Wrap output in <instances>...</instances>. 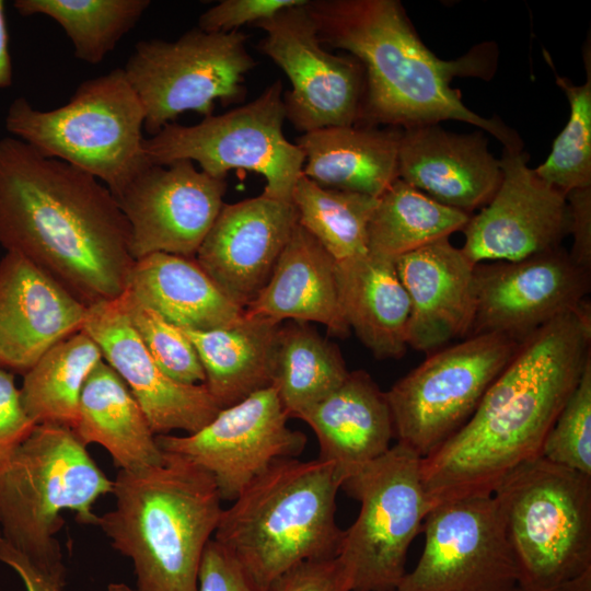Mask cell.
<instances>
[{
    "instance_id": "1",
    "label": "cell",
    "mask_w": 591,
    "mask_h": 591,
    "mask_svg": "<svg viewBox=\"0 0 591 591\" xmlns=\"http://www.w3.org/2000/svg\"><path fill=\"white\" fill-rule=\"evenodd\" d=\"M589 302L523 338L470 419L421 459L432 503L490 496L517 466L541 456L548 431L591 359Z\"/></svg>"
},
{
    "instance_id": "2",
    "label": "cell",
    "mask_w": 591,
    "mask_h": 591,
    "mask_svg": "<svg viewBox=\"0 0 591 591\" xmlns=\"http://www.w3.org/2000/svg\"><path fill=\"white\" fill-rule=\"evenodd\" d=\"M0 245L86 306L120 297L135 264L128 221L109 189L12 136L0 139Z\"/></svg>"
},
{
    "instance_id": "3",
    "label": "cell",
    "mask_w": 591,
    "mask_h": 591,
    "mask_svg": "<svg viewBox=\"0 0 591 591\" xmlns=\"http://www.w3.org/2000/svg\"><path fill=\"white\" fill-rule=\"evenodd\" d=\"M305 7L321 43L346 51L364 69L359 125L408 129L459 120L487 131L506 151L523 149L513 129L474 113L450 85L456 77L489 80L497 66L495 44L443 60L422 43L397 0H309Z\"/></svg>"
},
{
    "instance_id": "4",
    "label": "cell",
    "mask_w": 591,
    "mask_h": 591,
    "mask_svg": "<svg viewBox=\"0 0 591 591\" xmlns=\"http://www.w3.org/2000/svg\"><path fill=\"white\" fill-rule=\"evenodd\" d=\"M115 506L96 525L112 546L131 559L135 591H196L204 551L221 512L212 476L185 457L143 470H119Z\"/></svg>"
},
{
    "instance_id": "5",
    "label": "cell",
    "mask_w": 591,
    "mask_h": 591,
    "mask_svg": "<svg viewBox=\"0 0 591 591\" xmlns=\"http://www.w3.org/2000/svg\"><path fill=\"white\" fill-rule=\"evenodd\" d=\"M340 485L327 462L279 460L222 510L212 538L268 591L299 564L337 557Z\"/></svg>"
},
{
    "instance_id": "6",
    "label": "cell",
    "mask_w": 591,
    "mask_h": 591,
    "mask_svg": "<svg viewBox=\"0 0 591 591\" xmlns=\"http://www.w3.org/2000/svg\"><path fill=\"white\" fill-rule=\"evenodd\" d=\"M108 479L71 428L38 424L0 470V532L38 569L66 583L67 569L55 535L76 512L96 525L95 501L112 493Z\"/></svg>"
},
{
    "instance_id": "7",
    "label": "cell",
    "mask_w": 591,
    "mask_h": 591,
    "mask_svg": "<svg viewBox=\"0 0 591 591\" xmlns=\"http://www.w3.org/2000/svg\"><path fill=\"white\" fill-rule=\"evenodd\" d=\"M5 129L40 154L97 178L117 196L144 167L142 105L123 68L80 83L67 104L40 111L23 96L9 106Z\"/></svg>"
},
{
    "instance_id": "8",
    "label": "cell",
    "mask_w": 591,
    "mask_h": 591,
    "mask_svg": "<svg viewBox=\"0 0 591 591\" xmlns=\"http://www.w3.org/2000/svg\"><path fill=\"white\" fill-rule=\"evenodd\" d=\"M493 496L520 572V591L591 572V476L538 456L508 473Z\"/></svg>"
},
{
    "instance_id": "9",
    "label": "cell",
    "mask_w": 591,
    "mask_h": 591,
    "mask_svg": "<svg viewBox=\"0 0 591 591\" xmlns=\"http://www.w3.org/2000/svg\"><path fill=\"white\" fill-rule=\"evenodd\" d=\"M421 459L396 442L346 477L340 488L360 503L343 532L337 559L351 591H396L406 575L409 546L433 508L422 484Z\"/></svg>"
},
{
    "instance_id": "10",
    "label": "cell",
    "mask_w": 591,
    "mask_h": 591,
    "mask_svg": "<svg viewBox=\"0 0 591 591\" xmlns=\"http://www.w3.org/2000/svg\"><path fill=\"white\" fill-rule=\"evenodd\" d=\"M285 120L283 85L276 80L252 102L221 115L204 117L192 126L165 125L146 138L143 147L152 164L188 160L205 173L223 178L235 169L257 173L266 181L262 194L291 202L304 157L286 138Z\"/></svg>"
},
{
    "instance_id": "11",
    "label": "cell",
    "mask_w": 591,
    "mask_h": 591,
    "mask_svg": "<svg viewBox=\"0 0 591 591\" xmlns=\"http://www.w3.org/2000/svg\"><path fill=\"white\" fill-rule=\"evenodd\" d=\"M247 38L241 30L194 27L175 40L138 42L123 70L142 105L143 130L151 137L185 112L208 117L216 101L244 100L245 76L256 66Z\"/></svg>"
},
{
    "instance_id": "12",
    "label": "cell",
    "mask_w": 591,
    "mask_h": 591,
    "mask_svg": "<svg viewBox=\"0 0 591 591\" xmlns=\"http://www.w3.org/2000/svg\"><path fill=\"white\" fill-rule=\"evenodd\" d=\"M520 341L501 334L442 347L385 392L395 439L424 459L473 415Z\"/></svg>"
},
{
    "instance_id": "13",
    "label": "cell",
    "mask_w": 591,
    "mask_h": 591,
    "mask_svg": "<svg viewBox=\"0 0 591 591\" xmlns=\"http://www.w3.org/2000/svg\"><path fill=\"white\" fill-rule=\"evenodd\" d=\"M421 532V556L396 591H520L519 567L493 495L434 506Z\"/></svg>"
},
{
    "instance_id": "14",
    "label": "cell",
    "mask_w": 591,
    "mask_h": 591,
    "mask_svg": "<svg viewBox=\"0 0 591 591\" xmlns=\"http://www.w3.org/2000/svg\"><path fill=\"white\" fill-rule=\"evenodd\" d=\"M308 1L253 25L265 33L257 49L291 83V89L283 92L286 119L301 132L359 125L364 69L352 56L335 55L326 49L306 10Z\"/></svg>"
},
{
    "instance_id": "15",
    "label": "cell",
    "mask_w": 591,
    "mask_h": 591,
    "mask_svg": "<svg viewBox=\"0 0 591 591\" xmlns=\"http://www.w3.org/2000/svg\"><path fill=\"white\" fill-rule=\"evenodd\" d=\"M289 416L273 386L222 408L187 436L158 434L165 453L185 457L208 472L222 500L233 501L275 462L299 456L306 437L288 426Z\"/></svg>"
},
{
    "instance_id": "16",
    "label": "cell",
    "mask_w": 591,
    "mask_h": 591,
    "mask_svg": "<svg viewBox=\"0 0 591 591\" xmlns=\"http://www.w3.org/2000/svg\"><path fill=\"white\" fill-rule=\"evenodd\" d=\"M227 181L188 160L150 164L115 196L135 260L153 253L195 258L223 206Z\"/></svg>"
},
{
    "instance_id": "17",
    "label": "cell",
    "mask_w": 591,
    "mask_h": 591,
    "mask_svg": "<svg viewBox=\"0 0 591 591\" xmlns=\"http://www.w3.org/2000/svg\"><path fill=\"white\" fill-rule=\"evenodd\" d=\"M528 162L523 150H503L498 189L463 229L461 250L474 265L521 260L560 247L569 234L566 195L542 179Z\"/></svg>"
},
{
    "instance_id": "18",
    "label": "cell",
    "mask_w": 591,
    "mask_h": 591,
    "mask_svg": "<svg viewBox=\"0 0 591 591\" xmlns=\"http://www.w3.org/2000/svg\"><path fill=\"white\" fill-rule=\"evenodd\" d=\"M476 312L470 336L494 333L521 341L577 310L590 291V271L557 247L517 262L476 265Z\"/></svg>"
},
{
    "instance_id": "19",
    "label": "cell",
    "mask_w": 591,
    "mask_h": 591,
    "mask_svg": "<svg viewBox=\"0 0 591 591\" xmlns=\"http://www.w3.org/2000/svg\"><path fill=\"white\" fill-rule=\"evenodd\" d=\"M82 331L124 380L155 436L194 433L222 409L205 384L177 382L155 363L130 321L126 292L89 305Z\"/></svg>"
},
{
    "instance_id": "20",
    "label": "cell",
    "mask_w": 591,
    "mask_h": 591,
    "mask_svg": "<svg viewBox=\"0 0 591 591\" xmlns=\"http://www.w3.org/2000/svg\"><path fill=\"white\" fill-rule=\"evenodd\" d=\"M297 223L292 202L264 194L223 204L195 259L244 310L268 282Z\"/></svg>"
},
{
    "instance_id": "21",
    "label": "cell",
    "mask_w": 591,
    "mask_h": 591,
    "mask_svg": "<svg viewBox=\"0 0 591 591\" xmlns=\"http://www.w3.org/2000/svg\"><path fill=\"white\" fill-rule=\"evenodd\" d=\"M88 306L23 255L0 260V367L25 374L51 347L82 331Z\"/></svg>"
},
{
    "instance_id": "22",
    "label": "cell",
    "mask_w": 591,
    "mask_h": 591,
    "mask_svg": "<svg viewBox=\"0 0 591 591\" xmlns=\"http://www.w3.org/2000/svg\"><path fill=\"white\" fill-rule=\"evenodd\" d=\"M408 294L407 344L433 352L471 334L476 312L475 266L449 241H434L395 260Z\"/></svg>"
},
{
    "instance_id": "23",
    "label": "cell",
    "mask_w": 591,
    "mask_h": 591,
    "mask_svg": "<svg viewBox=\"0 0 591 591\" xmlns=\"http://www.w3.org/2000/svg\"><path fill=\"white\" fill-rule=\"evenodd\" d=\"M397 175L436 201L471 215L493 198L502 170L482 131L454 134L434 124L402 129Z\"/></svg>"
},
{
    "instance_id": "24",
    "label": "cell",
    "mask_w": 591,
    "mask_h": 591,
    "mask_svg": "<svg viewBox=\"0 0 591 591\" xmlns=\"http://www.w3.org/2000/svg\"><path fill=\"white\" fill-rule=\"evenodd\" d=\"M314 431L320 454L343 480L383 455L395 438L385 392L357 370L334 392L298 416Z\"/></svg>"
},
{
    "instance_id": "25",
    "label": "cell",
    "mask_w": 591,
    "mask_h": 591,
    "mask_svg": "<svg viewBox=\"0 0 591 591\" xmlns=\"http://www.w3.org/2000/svg\"><path fill=\"white\" fill-rule=\"evenodd\" d=\"M244 313L275 323L317 322L338 336L349 332L340 304L337 263L299 223L268 282Z\"/></svg>"
},
{
    "instance_id": "26",
    "label": "cell",
    "mask_w": 591,
    "mask_h": 591,
    "mask_svg": "<svg viewBox=\"0 0 591 591\" xmlns=\"http://www.w3.org/2000/svg\"><path fill=\"white\" fill-rule=\"evenodd\" d=\"M402 129L367 125L332 126L297 139L302 175L332 189L379 198L397 178Z\"/></svg>"
},
{
    "instance_id": "27",
    "label": "cell",
    "mask_w": 591,
    "mask_h": 591,
    "mask_svg": "<svg viewBox=\"0 0 591 591\" xmlns=\"http://www.w3.org/2000/svg\"><path fill=\"white\" fill-rule=\"evenodd\" d=\"M129 296L181 329L210 331L239 320L232 302L195 258L153 253L135 260Z\"/></svg>"
},
{
    "instance_id": "28",
    "label": "cell",
    "mask_w": 591,
    "mask_h": 591,
    "mask_svg": "<svg viewBox=\"0 0 591 591\" xmlns=\"http://www.w3.org/2000/svg\"><path fill=\"white\" fill-rule=\"evenodd\" d=\"M340 304L349 329L378 359L404 356L410 303L393 259L368 252L337 263Z\"/></svg>"
},
{
    "instance_id": "29",
    "label": "cell",
    "mask_w": 591,
    "mask_h": 591,
    "mask_svg": "<svg viewBox=\"0 0 591 591\" xmlns=\"http://www.w3.org/2000/svg\"><path fill=\"white\" fill-rule=\"evenodd\" d=\"M72 431L85 447L97 443L105 448L119 470H143L164 461L140 405L104 360L82 387Z\"/></svg>"
},
{
    "instance_id": "30",
    "label": "cell",
    "mask_w": 591,
    "mask_h": 591,
    "mask_svg": "<svg viewBox=\"0 0 591 591\" xmlns=\"http://www.w3.org/2000/svg\"><path fill=\"white\" fill-rule=\"evenodd\" d=\"M280 323L243 315L210 331L182 329L205 372V386L221 408L271 385V362Z\"/></svg>"
},
{
    "instance_id": "31",
    "label": "cell",
    "mask_w": 591,
    "mask_h": 591,
    "mask_svg": "<svg viewBox=\"0 0 591 591\" xmlns=\"http://www.w3.org/2000/svg\"><path fill=\"white\" fill-rule=\"evenodd\" d=\"M338 347L306 322L280 323L274 346L271 385L289 418L315 405L348 376Z\"/></svg>"
},
{
    "instance_id": "32",
    "label": "cell",
    "mask_w": 591,
    "mask_h": 591,
    "mask_svg": "<svg viewBox=\"0 0 591 591\" xmlns=\"http://www.w3.org/2000/svg\"><path fill=\"white\" fill-rule=\"evenodd\" d=\"M470 218V213L442 205L397 178L378 198L368 224V250L395 260L463 231Z\"/></svg>"
},
{
    "instance_id": "33",
    "label": "cell",
    "mask_w": 591,
    "mask_h": 591,
    "mask_svg": "<svg viewBox=\"0 0 591 591\" xmlns=\"http://www.w3.org/2000/svg\"><path fill=\"white\" fill-rule=\"evenodd\" d=\"M103 360L96 343L80 331L51 347L24 374L22 405L36 424L73 428L82 387Z\"/></svg>"
},
{
    "instance_id": "34",
    "label": "cell",
    "mask_w": 591,
    "mask_h": 591,
    "mask_svg": "<svg viewBox=\"0 0 591 591\" xmlns=\"http://www.w3.org/2000/svg\"><path fill=\"white\" fill-rule=\"evenodd\" d=\"M378 198L323 187L301 175L291 197L298 223L335 259L345 262L369 252L368 224Z\"/></svg>"
},
{
    "instance_id": "35",
    "label": "cell",
    "mask_w": 591,
    "mask_h": 591,
    "mask_svg": "<svg viewBox=\"0 0 591 591\" xmlns=\"http://www.w3.org/2000/svg\"><path fill=\"white\" fill-rule=\"evenodd\" d=\"M149 0H15L23 16L46 15L56 21L70 42L74 56L100 63L139 22Z\"/></svg>"
},
{
    "instance_id": "36",
    "label": "cell",
    "mask_w": 591,
    "mask_h": 591,
    "mask_svg": "<svg viewBox=\"0 0 591 591\" xmlns=\"http://www.w3.org/2000/svg\"><path fill=\"white\" fill-rule=\"evenodd\" d=\"M590 39L583 46L586 81L573 84L555 69L552 57L543 55L554 72L556 84L564 91L570 105L565 128L553 143L547 159L534 169L546 183L565 195L573 189L591 187V49Z\"/></svg>"
},
{
    "instance_id": "37",
    "label": "cell",
    "mask_w": 591,
    "mask_h": 591,
    "mask_svg": "<svg viewBox=\"0 0 591 591\" xmlns=\"http://www.w3.org/2000/svg\"><path fill=\"white\" fill-rule=\"evenodd\" d=\"M541 456L591 476V359L548 431Z\"/></svg>"
},
{
    "instance_id": "38",
    "label": "cell",
    "mask_w": 591,
    "mask_h": 591,
    "mask_svg": "<svg viewBox=\"0 0 591 591\" xmlns=\"http://www.w3.org/2000/svg\"><path fill=\"white\" fill-rule=\"evenodd\" d=\"M125 292L130 321L161 370L177 382L204 384L202 366L184 332Z\"/></svg>"
},
{
    "instance_id": "39",
    "label": "cell",
    "mask_w": 591,
    "mask_h": 591,
    "mask_svg": "<svg viewBox=\"0 0 591 591\" xmlns=\"http://www.w3.org/2000/svg\"><path fill=\"white\" fill-rule=\"evenodd\" d=\"M308 0H222L206 10L197 27L209 33H230L244 25L274 16L277 12L304 4Z\"/></svg>"
},
{
    "instance_id": "40",
    "label": "cell",
    "mask_w": 591,
    "mask_h": 591,
    "mask_svg": "<svg viewBox=\"0 0 591 591\" xmlns=\"http://www.w3.org/2000/svg\"><path fill=\"white\" fill-rule=\"evenodd\" d=\"M196 591H265L211 538L201 557Z\"/></svg>"
},
{
    "instance_id": "41",
    "label": "cell",
    "mask_w": 591,
    "mask_h": 591,
    "mask_svg": "<svg viewBox=\"0 0 591 591\" xmlns=\"http://www.w3.org/2000/svg\"><path fill=\"white\" fill-rule=\"evenodd\" d=\"M35 426L22 405L14 376L0 367V470Z\"/></svg>"
},
{
    "instance_id": "42",
    "label": "cell",
    "mask_w": 591,
    "mask_h": 591,
    "mask_svg": "<svg viewBox=\"0 0 591 591\" xmlns=\"http://www.w3.org/2000/svg\"><path fill=\"white\" fill-rule=\"evenodd\" d=\"M268 591H351L337 558L299 564L276 579Z\"/></svg>"
},
{
    "instance_id": "43",
    "label": "cell",
    "mask_w": 591,
    "mask_h": 591,
    "mask_svg": "<svg viewBox=\"0 0 591 591\" xmlns=\"http://www.w3.org/2000/svg\"><path fill=\"white\" fill-rule=\"evenodd\" d=\"M569 208V234L573 243L569 255L584 270L591 271V187L566 195Z\"/></svg>"
},
{
    "instance_id": "44",
    "label": "cell",
    "mask_w": 591,
    "mask_h": 591,
    "mask_svg": "<svg viewBox=\"0 0 591 591\" xmlns=\"http://www.w3.org/2000/svg\"><path fill=\"white\" fill-rule=\"evenodd\" d=\"M0 561L20 576L26 591H65L66 583L38 569L25 555L9 544L1 532Z\"/></svg>"
},
{
    "instance_id": "45",
    "label": "cell",
    "mask_w": 591,
    "mask_h": 591,
    "mask_svg": "<svg viewBox=\"0 0 591 591\" xmlns=\"http://www.w3.org/2000/svg\"><path fill=\"white\" fill-rule=\"evenodd\" d=\"M13 67L9 51V35L4 12V2L0 0V89L12 85Z\"/></svg>"
},
{
    "instance_id": "46",
    "label": "cell",
    "mask_w": 591,
    "mask_h": 591,
    "mask_svg": "<svg viewBox=\"0 0 591 591\" xmlns=\"http://www.w3.org/2000/svg\"><path fill=\"white\" fill-rule=\"evenodd\" d=\"M537 591H591V572L572 581Z\"/></svg>"
},
{
    "instance_id": "47",
    "label": "cell",
    "mask_w": 591,
    "mask_h": 591,
    "mask_svg": "<svg viewBox=\"0 0 591 591\" xmlns=\"http://www.w3.org/2000/svg\"><path fill=\"white\" fill-rule=\"evenodd\" d=\"M107 591H135V589L121 582H112L107 586Z\"/></svg>"
}]
</instances>
